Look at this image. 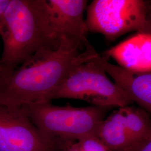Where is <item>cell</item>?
<instances>
[{"label":"cell","mask_w":151,"mask_h":151,"mask_svg":"<svg viewBox=\"0 0 151 151\" xmlns=\"http://www.w3.org/2000/svg\"><path fill=\"white\" fill-rule=\"evenodd\" d=\"M1 73H2V68H1V67L0 65V76L1 75Z\"/></svg>","instance_id":"e0dca14e"},{"label":"cell","mask_w":151,"mask_h":151,"mask_svg":"<svg viewBox=\"0 0 151 151\" xmlns=\"http://www.w3.org/2000/svg\"><path fill=\"white\" fill-rule=\"evenodd\" d=\"M84 151H111L97 136H90L78 141Z\"/></svg>","instance_id":"7c38bea8"},{"label":"cell","mask_w":151,"mask_h":151,"mask_svg":"<svg viewBox=\"0 0 151 151\" xmlns=\"http://www.w3.org/2000/svg\"><path fill=\"white\" fill-rule=\"evenodd\" d=\"M0 36L4 43L0 77L39 51L57 48L60 44L47 0H11Z\"/></svg>","instance_id":"7a4b0ae2"},{"label":"cell","mask_w":151,"mask_h":151,"mask_svg":"<svg viewBox=\"0 0 151 151\" xmlns=\"http://www.w3.org/2000/svg\"><path fill=\"white\" fill-rule=\"evenodd\" d=\"M0 151H60L32 123L22 107L0 103Z\"/></svg>","instance_id":"8992f818"},{"label":"cell","mask_w":151,"mask_h":151,"mask_svg":"<svg viewBox=\"0 0 151 151\" xmlns=\"http://www.w3.org/2000/svg\"><path fill=\"white\" fill-rule=\"evenodd\" d=\"M98 53L88 40L62 37L57 48L45 49L0 77V103L9 108L44 101L70 70Z\"/></svg>","instance_id":"6da1fadb"},{"label":"cell","mask_w":151,"mask_h":151,"mask_svg":"<svg viewBox=\"0 0 151 151\" xmlns=\"http://www.w3.org/2000/svg\"><path fill=\"white\" fill-rule=\"evenodd\" d=\"M22 107L43 134L57 145L62 141H79L96 136L98 128L110 109L93 105L76 108L67 104L59 106L50 101L29 103Z\"/></svg>","instance_id":"3957f363"},{"label":"cell","mask_w":151,"mask_h":151,"mask_svg":"<svg viewBox=\"0 0 151 151\" xmlns=\"http://www.w3.org/2000/svg\"><path fill=\"white\" fill-rule=\"evenodd\" d=\"M129 137L130 147L144 140L151 134V117L140 107L130 105L120 107Z\"/></svg>","instance_id":"8fae6325"},{"label":"cell","mask_w":151,"mask_h":151,"mask_svg":"<svg viewBox=\"0 0 151 151\" xmlns=\"http://www.w3.org/2000/svg\"><path fill=\"white\" fill-rule=\"evenodd\" d=\"M148 9V22L150 27V34H151V0L146 1Z\"/></svg>","instance_id":"2e32d148"},{"label":"cell","mask_w":151,"mask_h":151,"mask_svg":"<svg viewBox=\"0 0 151 151\" xmlns=\"http://www.w3.org/2000/svg\"><path fill=\"white\" fill-rule=\"evenodd\" d=\"M107 75L103 67V56L98 54L74 67L44 101L72 99L110 109L132 104L128 94Z\"/></svg>","instance_id":"277c9868"},{"label":"cell","mask_w":151,"mask_h":151,"mask_svg":"<svg viewBox=\"0 0 151 151\" xmlns=\"http://www.w3.org/2000/svg\"><path fill=\"white\" fill-rule=\"evenodd\" d=\"M48 3L54 30L58 39L65 37L85 43L88 32L83 14L88 1L49 0Z\"/></svg>","instance_id":"52a82bcc"},{"label":"cell","mask_w":151,"mask_h":151,"mask_svg":"<svg viewBox=\"0 0 151 151\" xmlns=\"http://www.w3.org/2000/svg\"><path fill=\"white\" fill-rule=\"evenodd\" d=\"M103 56L105 70L113 81L125 92L133 103L146 111L151 117V70L135 72L109 62Z\"/></svg>","instance_id":"9c48e42d"},{"label":"cell","mask_w":151,"mask_h":151,"mask_svg":"<svg viewBox=\"0 0 151 151\" xmlns=\"http://www.w3.org/2000/svg\"><path fill=\"white\" fill-rule=\"evenodd\" d=\"M96 136L111 151H122L129 147V139L121 108L114 111L103 120L98 128Z\"/></svg>","instance_id":"30bf717a"},{"label":"cell","mask_w":151,"mask_h":151,"mask_svg":"<svg viewBox=\"0 0 151 151\" xmlns=\"http://www.w3.org/2000/svg\"><path fill=\"white\" fill-rule=\"evenodd\" d=\"M1 32H2V29L0 27V35H1Z\"/></svg>","instance_id":"ac0fdd59"},{"label":"cell","mask_w":151,"mask_h":151,"mask_svg":"<svg viewBox=\"0 0 151 151\" xmlns=\"http://www.w3.org/2000/svg\"><path fill=\"white\" fill-rule=\"evenodd\" d=\"M11 0H0V27L2 29L5 22V15Z\"/></svg>","instance_id":"9a60e30c"},{"label":"cell","mask_w":151,"mask_h":151,"mask_svg":"<svg viewBox=\"0 0 151 151\" xmlns=\"http://www.w3.org/2000/svg\"><path fill=\"white\" fill-rule=\"evenodd\" d=\"M122 151H151V134L144 140Z\"/></svg>","instance_id":"5bb4252c"},{"label":"cell","mask_w":151,"mask_h":151,"mask_svg":"<svg viewBox=\"0 0 151 151\" xmlns=\"http://www.w3.org/2000/svg\"><path fill=\"white\" fill-rule=\"evenodd\" d=\"M103 55L112 58L118 65L135 72L151 70V34L137 32L108 49Z\"/></svg>","instance_id":"ba28073f"},{"label":"cell","mask_w":151,"mask_h":151,"mask_svg":"<svg viewBox=\"0 0 151 151\" xmlns=\"http://www.w3.org/2000/svg\"><path fill=\"white\" fill-rule=\"evenodd\" d=\"M60 151H84L78 141L65 140L58 143Z\"/></svg>","instance_id":"4fadbf2b"},{"label":"cell","mask_w":151,"mask_h":151,"mask_svg":"<svg viewBox=\"0 0 151 151\" xmlns=\"http://www.w3.org/2000/svg\"><path fill=\"white\" fill-rule=\"evenodd\" d=\"M88 32L113 41L132 32L150 33L144 0H94L87 7Z\"/></svg>","instance_id":"5b68a950"}]
</instances>
